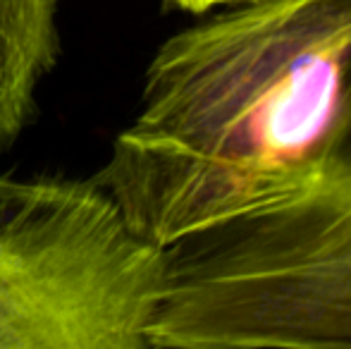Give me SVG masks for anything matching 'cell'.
I'll list each match as a JSON object with an SVG mask.
<instances>
[{
	"label": "cell",
	"instance_id": "4",
	"mask_svg": "<svg viewBox=\"0 0 351 349\" xmlns=\"http://www.w3.org/2000/svg\"><path fill=\"white\" fill-rule=\"evenodd\" d=\"M62 0H0V154L34 115L36 86L60 58Z\"/></svg>",
	"mask_w": 351,
	"mask_h": 349
},
{
	"label": "cell",
	"instance_id": "3",
	"mask_svg": "<svg viewBox=\"0 0 351 349\" xmlns=\"http://www.w3.org/2000/svg\"><path fill=\"white\" fill-rule=\"evenodd\" d=\"M160 263L93 177L0 175V349H148Z\"/></svg>",
	"mask_w": 351,
	"mask_h": 349
},
{
	"label": "cell",
	"instance_id": "5",
	"mask_svg": "<svg viewBox=\"0 0 351 349\" xmlns=\"http://www.w3.org/2000/svg\"><path fill=\"white\" fill-rule=\"evenodd\" d=\"M165 3L184 10V12L204 14L213 8H225V5H232V3H241V0H165Z\"/></svg>",
	"mask_w": 351,
	"mask_h": 349
},
{
	"label": "cell",
	"instance_id": "1",
	"mask_svg": "<svg viewBox=\"0 0 351 349\" xmlns=\"http://www.w3.org/2000/svg\"><path fill=\"white\" fill-rule=\"evenodd\" d=\"M351 82V0H241L153 56L93 180L158 249L315 182Z\"/></svg>",
	"mask_w": 351,
	"mask_h": 349
},
{
	"label": "cell",
	"instance_id": "2",
	"mask_svg": "<svg viewBox=\"0 0 351 349\" xmlns=\"http://www.w3.org/2000/svg\"><path fill=\"white\" fill-rule=\"evenodd\" d=\"M148 349H351V82L315 182L162 249Z\"/></svg>",
	"mask_w": 351,
	"mask_h": 349
}]
</instances>
